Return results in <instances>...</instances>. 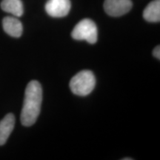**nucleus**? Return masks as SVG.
<instances>
[{"label":"nucleus","instance_id":"f257e3e1","mask_svg":"<svg viewBox=\"0 0 160 160\" xmlns=\"http://www.w3.org/2000/svg\"><path fill=\"white\" fill-rule=\"evenodd\" d=\"M42 102V88L39 82L32 80L27 85L21 112V122L29 127L37 122Z\"/></svg>","mask_w":160,"mask_h":160},{"label":"nucleus","instance_id":"f03ea898","mask_svg":"<svg viewBox=\"0 0 160 160\" xmlns=\"http://www.w3.org/2000/svg\"><path fill=\"white\" fill-rule=\"evenodd\" d=\"M96 85V78L91 71H82L77 73L70 82L72 93L77 96L85 97L90 94Z\"/></svg>","mask_w":160,"mask_h":160},{"label":"nucleus","instance_id":"7ed1b4c3","mask_svg":"<svg viewBox=\"0 0 160 160\" xmlns=\"http://www.w3.org/2000/svg\"><path fill=\"white\" fill-rule=\"evenodd\" d=\"M71 36L74 39L85 40L90 44H95L98 37L97 25L91 19H84L75 26Z\"/></svg>","mask_w":160,"mask_h":160},{"label":"nucleus","instance_id":"20e7f679","mask_svg":"<svg viewBox=\"0 0 160 160\" xmlns=\"http://www.w3.org/2000/svg\"><path fill=\"white\" fill-rule=\"evenodd\" d=\"M131 0H105L104 9L111 17H121L128 13L132 8Z\"/></svg>","mask_w":160,"mask_h":160},{"label":"nucleus","instance_id":"39448f33","mask_svg":"<svg viewBox=\"0 0 160 160\" xmlns=\"http://www.w3.org/2000/svg\"><path fill=\"white\" fill-rule=\"evenodd\" d=\"M71 8L70 0H48L45 5V11L52 17L60 18L68 14Z\"/></svg>","mask_w":160,"mask_h":160},{"label":"nucleus","instance_id":"423d86ee","mask_svg":"<svg viewBox=\"0 0 160 160\" xmlns=\"http://www.w3.org/2000/svg\"><path fill=\"white\" fill-rule=\"evenodd\" d=\"M2 26L5 33L12 37L19 38L22 34V24L16 17H5L2 20Z\"/></svg>","mask_w":160,"mask_h":160},{"label":"nucleus","instance_id":"0eeeda50","mask_svg":"<svg viewBox=\"0 0 160 160\" xmlns=\"http://www.w3.org/2000/svg\"><path fill=\"white\" fill-rule=\"evenodd\" d=\"M15 117L8 113L0 121V145H5L14 128Z\"/></svg>","mask_w":160,"mask_h":160},{"label":"nucleus","instance_id":"6e6552de","mask_svg":"<svg viewBox=\"0 0 160 160\" xmlns=\"http://www.w3.org/2000/svg\"><path fill=\"white\" fill-rule=\"evenodd\" d=\"M143 17L150 22L160 21V0H153L150 2L143 11Z\"/></svg>","mask_w":160,"mask_h":160},{"label":"nucleus","instance_id":"1a4fd4ad","mask_svg":"<svg viewBox=\"0 0 160 160\" xmlns=\"http://www.w3.org/2000/svg\"><path fill=\"white\" fill-rule=\"evenodd\" d=\"M1 8L4 11L17 17H22L24 13L23 5L21 0H2Z\"/></svg>","mask_w":160,"mask_h":160},{"label":"nucleus","instance_id":"9d476101","mask_svg":"<svg viewBox=\"0 0 160 160\" xmlns=\"http://www.w3.org/2000/svg\"><path fill=\"white\" fill-rule=\"evenodd\" d=\"M153 54L156 58H157V59H160V47H159V45H158L155 48L154 50H153Z\"/></svg>","mask_w":160,"mask_h":160},{"label":"nucleus","instance_id":"9b49d317","mask_svg":"<svg viewBox=\"0 0 160 160\" xmlns=\"http://www.w3.org/2000/svg\"><path fill=\"white\" fill-rule=\"evenodd\" d=\"M124 160H127V159H129V158H125V159H123Z\"/></svg>","mask_w":160,"mask_h":160}]
</instances>
